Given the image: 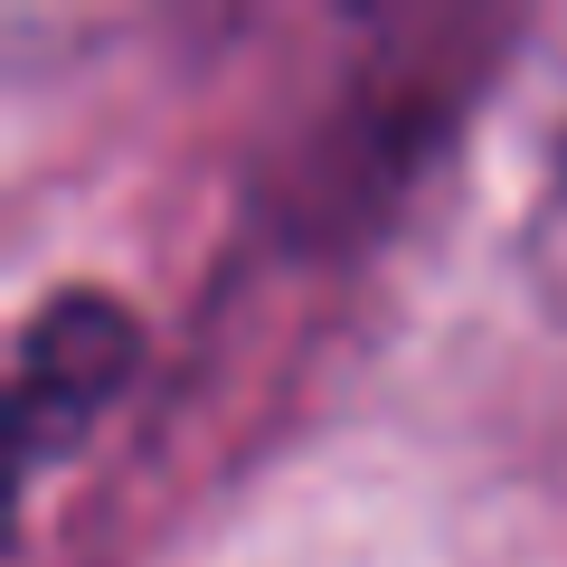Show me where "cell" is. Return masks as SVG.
Wrapping results in <instances>:
<instances>
[{
	"mask_svg": "<svg viewBox=\"0 0 567 567\" xmlns=\"http://www.w3.org/2000/svg\"><path fill=\"white\" fill-rule=\"evenodd\" d=\"M133 350H142V331H133V312H123L104 284H58V293L29 312L20 322V379H10L29 464H58L85 425L104 416V398L123 388Z\"/></svg>",
	"mask_w": 567,
	"mask_h": 567,
	"instance_id": "obj_1",
	"label": "cell"
}]
</instances>
